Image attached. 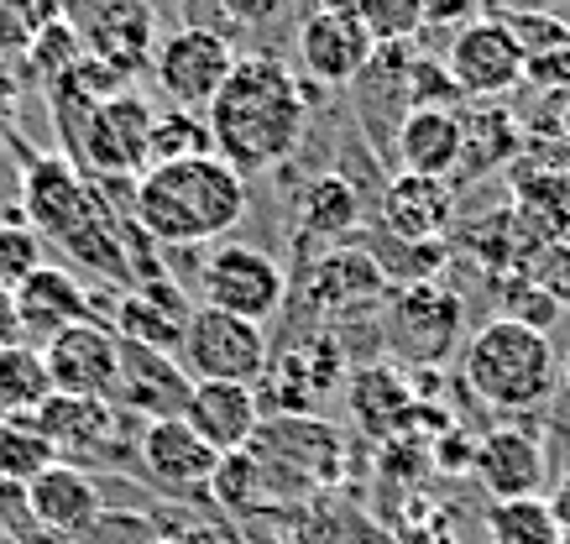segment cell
Masks as SVG:
<instances>
[{"label": "cell", "mask_w": 570, "mask_h": 544, "mask_svg": "<svg viewBox=\"0 0 570 544\" xmlns=\"http://www.w3.org/2000/svg\"><path fill=\"white\" fill-rule=\"evenodd\" d=\"M178 367L189 372V383H257L267 367V330L257 319L194 304L178 340Z\"/></svg>", "instance_id": "8"}, {"label": "cell", "mask_w": 570, "mask_h": 544, "mask_svg": "<svg viewBox=\"0 0 570 544\" xmlns=\"http://www.w3.org/2000/svg\"><path fill=\"white\" fill-rule=\"evenodd\" d=\"M21 220L42 241L63 246L69 257L89 263L105 278H126L121 236L100 205V189L89 184L69 158H37L21 178Z\"/></svg>", "instance_id": "3"}, {"label": "cell", "mask_w": 570, "mask_h": 544, "mask_svg": "<svg viewBox=\"0 0 570 544\" xmlns=\"http://www.w3.org/2000/svg\"><path fill=\"white\" fill-rule=\"evenodd\" d=\"M445 69L461 89V100H502V95H513L523 85L529 58H523L519 37L508 32L502 17H476L466 27H455Z\"/></svg>", "instance_id": "13"}, {"label": "cell", "mask_w": 570, "mask_h": 544, "mask_svg": "<svg viewBox=\"0 0 570 544\" xmlns=\"http://www.w3.org/2000/svg\"><path fill=\"white\" fill-rule=\"evenodd\" d=\"M189 372L178 367V356L121 340V387H116V404H126L131 414L147 419H178L189 404Z\"/></svg>", "instance_id": "21"}, {"label": "cell", "mask_w": 570, "mask_h": 544, "mask_svg": "<svg viewBox=\"0 0 570 544\" xmlns=\"http://www.w3.org/2000/svg\"><path fill=\"white\" fill-rule=\"evenodd\" d=\"M550 503H554V513H560V524H566V528H570V472H566V476H560V492H554Z\"/></svg>", "instance_id": "47"}, {"label": "cell", "mask_w": 570, "mask_h": 544, "mask_svg": "<svg viewBox=\"0 0 570 544\" xmlns=\"http://www.w3.org/2000/svg\"><path fill=\"white\" fill-rule=\"evenodd\" d=\"M487 534H492V544H560L566 540V524H560L550 497L539 492V497L487 503Z\"/></svg>", "instance_id": "28"}, {"label": "cell", "mask_w": 570, "mask_h": 544, "mask_svg": "<svg viewBox=\"0 0 570 544\" xmlns=\"http://www.w3.org/2000/svg\"><path fill=\"white\" fill-rule=\"evenodd\" d=\"M298 294L309 304L314 315L335 319V325H351V319H366L377 315L382 299H387V278H382V267L372 263V251L366 246H325V251H314L304 273H298Z\"/></svg>", "instance_id": "10"}, {"label": "cell", "mask_w": 570, "mask_h": 544, "mask_svg": "<svg viewBox=\"0 0 570 544\" xmlns=\"http://www.w3.org/2000/svg\"><path fill=\"white\" fill-rule=\"evenodd\" d=\"M21 419L32 424L37 435L48 439L58 456H89V451H100L105 439L116 435V404L110 398H79V393H48L32 414H21Z\"/></svg>", "instance_id": "23"}, {"label": "cell", "mask_w": 570, "mask_h": 544, "mask_svg": "<svg viewBox=\"0 0 570 544\" xmlns=\"http://www.w3.org/2000/svg\"><path fill=\"white\" fill-rule=\"evenodd\" d=\"M194 304L178 294L174 283H141L137 294H126L121 309H116V335L121 340H137V346H153V352L178 356V340H184V325H189Z\"/></svg>", "instance_id": "25"}, {"label": "cell", "mask_w": 570, "mask_h": 544, "mask_svg": "<svg viewBox=\"0 0 570 544\" xmlns=\"http://www.w3.org/2000/svg\"><path fill=\"white\" fill-rule=\"evenodd\" d=\"M550 404H554V424H560V429H570V356L560 362V383H554Z\"/></svg>", "instance_id": "45"}, {"label": "cell", "mask_w": 570, "mask_h": 544, "mask_svg": "<svg viewBox=\"0 0 570 544\" xmlns=\"http://www.w3.org/2000/svg\"><path fill=\"white\" fill-rule=\"evenodd\" d=\"M153 126L157 110L137 89H116L89 110L85 131L73 141L69 162L85 178H141L153 168Z\"/></svg>", "instance_id": "7"}, {"label": "cell", "mask_w": 570, "mask_h": 544, "mask_svg": "<svg viewBox=\"0 0 570 544\" xmlns=\"http://www.w3.org/2000/svg\"><path fill=\"white\" fill-rule=\"evenodd\" d=\"M48 393H52V377L37 346H27V340L21 346H0V419L32 414Z\"/></svg>", "instance_id": "30"}, {"label": "cell", "mask_w": 570, "mask_h": 544, "mask_svg": "<svg viewBox=\"0 0 570 544\" xmlns=\"http://www.w3.org/2000/svg\"><path fill=\"white\" fill-rule=\"evenodd\" d=\"M487 0H424L430 11V27H466V21L482 17Z\"/></svg>", "instance_id": "43"}, {"label": "cell", "mask_w": 570, "mask_h": 544, "mask_svg": "<svg viewBox=\"0 0 570 544\" xmlns=\"http://www.w3.org/2000/svg\"><path fill=\"white\" fill-rule=\"evenodd\" d=\"M0 346H21V315H17V294L0 283Z\"/></svg>", "instance_id": "44"}, {"label": "cell", "mask_w": 570, "mask_h": 544, "mask_svg": "<svg viewBox=\"0 0 570 544\" xmlns=\"http://www.w3.org/2000/svg\"><path fill=\"white\" fill-rule=\"evenodd\" d=\"M205 126L215 158H225L242 178L267 174L298 152L309 126V95L283 58L246 53L236 58L220 95L205 106Z\"/></svg>", "instance_id": "1"}, {"label": "cell", "mask_w": 570, "mask_h": 544, "mask_svg": "<svg viewBox=\"0 0 570 544\" xmlns=\"http://www.w3.org/2000/svg\"><path fill=\"white\" fill-rule=\"evenodd\" d=\"M184 419L205 445H215L220 456L230 451H246L252 435L262 429V404L252 383H194L189 404H184Z\"/></svg>", "instance_id": "20"}, {"label": "cell", "mask_w": 570, "mask_h": 544, "mask_svg": "<svg viewBox=\"0 0 570 544\" xmlns=\"http://www.w3.org/2000/svg\"><path fill=\"white\" fill-rule=\"evenodd\" d=\"M461 377L476 404L498 408V414H534L550 404L554 383H560V356L544 330L498 315L466 340Z\"/></svg>", "instance_id": "4"}, {"label": "cell", "mask_w": 570, "mask_h": 544, "mask_svg": "<svg viewBox=\"0 0 570 544\" xmlns=\"http://www.w3.org/2000/svg\"><path fill=\"white\" fill-rule=\"evenodd\" d=\"M52 461H63V456L27 419H0V482L27 487L37 472H48Z\"/></svg>", "instance_id": "32"}, {"label": "cell", "mask_w": 570, "mask_h": 544, "mask_svg": "<svg viewBox=\"0 0 570 544\" xmlns=\"http://www.w3.org/2000/svg\"><path fill=\"white\" fill-rule=\"evenodd\" d=\"M366 251H372V263L382 267L387 288H403V283H430V278H440L445 263H450L445 241H397V236H387V230H382V241L366 246Z\"/></svg>", "instance_id": "31"}, {"label": "cell", "mask_w": 570, "mask_h": 544, "mask_svg": "<svg viewBox=\"0 0 570 544\" xmlns=\"http://www.w3.org/2000/svg\"><path fill=\"white\" fill-rule=\"evenodd\" d=\"M236 69V48L230 37L215 32V27H184V32H168L153 53V73L157 89L174 100L178 110H199L220 95V85Z\"/></svg>", "instance_id": "12"}, {"label": "cell", "mask_w": 570, "mask_h": 544, "mask_svg": "<svg viewBox=\"0 0 570 544\" xmlns=\"http://www.w3.org/2000/svg\"><path fill=\"white\" fill-rule=\"evenodd\" d=\"M314 11H330V17H341V21H362V0H320Z\"/></svg>", "instance_id": "46"}, {"label": "cell", "mask_w": 570, "mask_h": 544, "mask_svg": "<svg viewBox=\"0 0 570 544\" xmlns=\"http://www.w3.org/2000/svg\"><path fill=\"white\" fill-rule=\"evenodd\" d=\"M199 152H215L209 147V126L194 116V110H168L157 116L153 126V168L157 162H178V158H199Z\"/></svg>", "instance_id": "34"}, {"label": "cell", "mask_w": 570, "mask_h": 544, "mask_svg": "<svg viewBox=\"0 0 570 544\" xmlns=\"http://www.w3.org/2000/svg\"><path fill=\"white\" fill-rule=\"evenodd\" d=\"M502 319H519V325H534V330L550 335L560 309H554L550 294H544L529 273H513V278H508V309H502Z\"/></svg>", "instance_id": "37"}, {"label": "cell", "mask_w": 570, "mask_h": 544, "mask_svg": "<svg viewBox=\"0 0 570 544\" xmlns=\"http://www.w3.org/2000/svg\"><path fill=\"white\" fill-rule=\"evenodd\" d=\"M372 37L362 32V21H341L330 11H309L298 27V69L309 73L314 85L351 89L372 63Z\"/></svg>", "instance_id": "17"}, {"label": "cell", "mask_w": 570, "mask_h": 544, "mask_svg": "<svg viewBox=\"0 0 570 544\" xmlns=\"http://www.w3.org/2000/svg\"><path fill=\"white\" fill-rule=\"evenodd\" d=\"M17 294V315H21V340L27 346H48L58 330H69L79 319H95L89 315V294L85 283L63 273V267H37L27 283L11 288Z\"/></svg>", "instance_id": "22"}, {"label": "cell", "mask_w": 570, "mask_h": 544, "mask_svg": "<svg viewBox=\"0 0 570 544\" xmlns=\"http://www.w3.org/2000/svg\"><path fill=\"white\" fill-rule=\"evenodd\" d=\"M351 408L366 419V429H393L397 419H414L419 398L409 377L393 367H362L356 383H351Z\"/></svg>", "instance_id": "29"}, {"label": "cell", "mask_w": 570, "mask_h": 544, "mask_svg": "<svg viewBox=\"0 0 570 544\" xmlns=\"http://www.w3.org/2000/svg\"><path fill=\"white\" fill-rule=\"evenodd\" d=\"M48 362L52 393H79V398H110L121 387V335L100 319H79L58 330L48 346H37Z\"/></svg>", "instance_id": "14"}, {"label": "cell", "mask_w": 570, "mask_h": 544, "mask_svg": "<svg viewBox=\"0 0 570 544\" xmlns=\"http://www.w3.org/2000/svg\"><path fill=\"white\" fill-rule=\"evenodd\" d=\"M471 476L482 482V492L492 503H502V497H539L544 476H550L544 439L534 429H519V424H498V429H487L476 439Z\"/></svg>", "instance_id": "15"}, {"label": "cell", "mask_w": 570, "mask_h": 544, "mask_svg": "<svg viewBox=\"0 0 570 544\" xmlns=\"http://www.w3.org/2000/svg\"><path fill=\"white\" fill-rule=\"evenodd\" d=\"M529 278L550 294V304L560 315H570V241L539 246L534 257H529Z\"/></svg>", "instance_id": "38"}, {"label": "cell", "mask_w": 570, "mask_h": 544, "mask_svg": "<svg viewBox=\"0 0 570 544\" xmlns=\"http://www.w3.org/2000/svg\"><path fill=\"white\" fill-rule=\"evenodd\" d=\"M0 137H6V110H0Z\"/></svg>", "instance_id": "49"}, {"label": "cell", "mask_w": 570, "mask_h": 544, "mask_svg": "<svg viewBox=\"0 0 570 544\" xmlns=\"http://www.w3.org/2000/svg\"><path fill=\"white\" fill-rule=\"evenodd\" d=\"M42 236H37L27 220H11V226H0V283L6 288H17V283H27L42 267Z\"/></svg>", "instance_id": "35"}, {"label": "cell", "mask_w": 570, "mask_h": 544, "mask_svg": "<svg viewBox=\"0 0 570 544\" xmlns=\"http://www.w3.org/2000/svg\"><path fill=\"white\" fill-rule=\"evenodd\" d=\"M560 137H566V147H570V95H566V110H560Z\"/></svg>", "instance_id": "48"}, {"label": "cell", "mask_w": 570, "mask_h": 544, "mask_svg": "<svg viewBox=\"0 0 570 544\" xmlns=\"http://www.w3.org/2000/svg\"><path fill=\"white\" fill-rule=\"evenodd\" d=\"M252 210L246 178L215 152L157 162L131 184V215L157 246H209Z\"/></svg>", "instance_id": "2"}, {"label": "cell", "mask_w": 570, "mask_h": 544, "mask_svg": "<svg viewBox=\"0 0 570 544\" xmlns=\"http://www.w3.org/2000/svg\"><path fill=\"white\" fill-rule=\"evenodd\" d=\"M471 456H476V439L455 435V429H445V439L434 445V466H440V472H466L471 476Z\"/></svg>", "instance_id": "42"}, {"label": "cell", "mask_w": 570, "mask_h": 544, "mask_svg": "<svg viewBox=\"0 0 570 544\" xmlns=\"http://www.w3.org/2000/svg\"><path fill=\"white\" fill-rule=\"evenodd\" d=\"M461 330H466V304L440 278L387 288V299H382V340L409 367L434 372L440 362H450L461 346Z\"/></svg>", "instance_id": "6"}, {"label": "cell", "mask_w": 570, "mask_h": 544, "mask_svg": "<svg viewBox=\"0 0 570 544\" xmlns=\"http://www.w3.org/2000/svg\"><path fill=\"white\" fill-rule=\"evenodd\" d=\"M382 230L397 241H440L455 220V184L424 174H393L382 184Z\"/></svg>", "instance_id": "19"}, {"label": "cell", "mask_w": 570, "mask_h": 544, "mask_svg": "<svg viewBox=\"0 0 570 544\" xmlns=\"http://www.w3.org/2000/svg\"><path fill=\"white\" fill-rule=\"evenodd\" d=\"M393 152H397V174L455 178V168H461V110L445 106L409 110L393 131Z\"/></svg>", "instance_id": "24"}, {"label": "cell", "mask_w": 570, "mask_h": 544, "mask_svg": "<svg viewBox=\"0 0 570 544\" xmlns=\"http://www.w3.org/2000/svg\"><path fill=\"white\" fill-rule=\"evenodd\" d=\"M519 121L502 110V100H461V168L450 184H466V178H482L492 168H508L519 158Z\"/></svg>", "instance_id": "26"}, {"label": "cell", "mask_w": 570, "mask_h": 544, "mask_svg": "<svg viewBox=\"0 0 570 544\" xmlns=\"http://www.w3.org/2000/svg\"><path fill=\"white\" fill-rule=\"evenodd\" d=\"M32 63H37V73H42V85H52V79H63L69 69H79V63H85V53H79L73 32L58 17L42 21V32H37V42H32Z\"/></svg>", "instance_id": "36"}, {"label": "cell", "mask_w": 570, "mask_h": 544, "mask_svg": "<svg viewBox=\"0 0 570 544\" xmlns=\"http://www.w3.org/2000/svg\"><path fill=\"white\" fill-rule=\"evenodd\" d=\"M424 27V0H362V32L372 37V48H409Z\"/></svg>", "instance_id": "33"}, {"label": "cell", "mask_w": 570, "mask_h": 544, "mask_svg": "<svg viewBox=\"0 0 570 544\" xmlns=\"http://www.w3.org/2000/svg\"><path fill=\"white\" fill-rule=\"evenodd\" d=\"M215 6H220L225 21H236L246 32H262V27H273L277 17H288L294 0H215Z\"/></svg>", "instance_id": "40"}, {"label": "cell", "mask_w": 570, "mask_h": 544, "mask_svg": "<svg viewBox=\"0 0 570 544\" xmlns=\"http://www.w3.org/2000/svg\"><path fill=\"white\" fill-rule=\"evenodd\" d=\"M346 372V356L335 346L330 330H314L309 340H298L288 356H267V367L252 387H257L262 419H298V414H314L325 404V393L341 383Z\"/></svg>", "instance_id": "11"}, {"label": "cell", "mask_w": 570, "mask_h": 544, "mask_svg": "<svg viewBox=\"0 0 570 544\" xmlns=\"http://www.w3.org/2000/svg\"><path fill=\"white\" fill-rule=\"evenodd\" d=\"M48 17L52 11H42L37 0H0V53H32Z\"/></svg>", "instance_id": "39"}, {"label": "cell", "mask_w": 570, "mask_h": 544, "mask_svg": "<svg viewBox=\"0 0 570 544\" xmlns=\"http://www.w3.org/2000/svg\"><path fill=\"white\" fill-rule=\"evenodd\" d=\"M523 85H539V89H554V95H570V37L550 53L529 58V73H523Z\"/></svg>", "instance_id": "41"}, {"label": "cell", "mask_w": 570, "mask_h": 544, "mask_svg": "<svg viewBox=\"0 0 570 544\" xmlns=\"http://www.w3.org/2000/svg\"><path fill=\"white\" fill-rule=\"evenodd\" d=\"M199 304L267 325V319L288 304V273H283L262 246L215 241L205 267H199Z\"/></svg>", "instance_id": "9"}, {"label": "cell", "mask_w": 570, "mask_h": 544, "mask_svg": "<svg viewBox=\"0 0 570 544\" xmlns=\"http://www.w3.org/2000/svg\"><path fill=\"white\" fill-rule=\"evenodd\" d=\"M21 497H27V513L37 518V528L58 534V540H73V534L100 524V487L73 461H52L48 472H37L21 487Z\"/></svg>", "instance_id": "18"}, {"label": "cell", "mask_w": 570, "mask_h": 544, "mask_svg": "<svg viewBox=\"0 0 570 544\" xmlns=\"http://www.w3.org/2000/svg\"><path fill=\"white\" fill-rule=\"evenodd\" d=\"M52 17L79 42V53L121 73L126 85L141 69H153L157 53V11L147 0H52Z\"/></svg>", "instance_id": "5"}, {"label": "cell", "mask_w": 570, "mask_h": 544, "mask_svg": "<svg viewBox=\"0 0 570 544\" xmlns=\"http://www.w3.org/2000/svg\"><path fill=\"white\" fill-rule=\"evenodd\" d=\"M141 472L163 492H199L220 472V451L189 429V419H147L141 429Z\"/></svg>", "instance_id": "16"}, {"label": "cell", "mask_w": 570, "mask_h": 544, "mask_svg": "<svg viewBox=\"0 0 570 544\" xmlns=\"http://www.w3.org/2000/svg\"><path fill=\"white\" fill-rule=\"evenodd\" d=\"M362 226V194L351 189V178L320 174L298 194V241L304 246H341Z\"/></svg>", "instance_id": "27"}]
</instances>
